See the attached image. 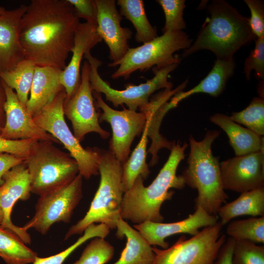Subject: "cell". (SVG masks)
Masks as SVG:
<instances>
[{
	"mask_svg": "<svg viewBox=\"0 0 264 264\" xmlns=\"http://www.w3.org/2000/svg\"><path fill=\"white\" fill-rule=\"evenodd\" d=\"M165 17V22L162 29L163 33L170 31H180L186 28L183 11L186 6L184 0H157Z\"/></svg>",
	"mask_w": 264,
	"mask_h": 264,
	"instance_id": "35",
	"label": "cell"
},
{
	"mask_svg": "<svg viewBox=\"0 0 264 264\" xmlns=\"http://www.w3.org/2000/svg\"><path fill=\"white\" fill-rule=\"evenodd\" d=\"M90 66L87 60L84 62L81 71L79 85L75 93L64 100V115L71 121L74 135L79 142L86 135L94 132L104 139H107L110 132L102 128L99 124V114L95 108V99L89 80Z\"/></svg>",
	"mask_w": 264,
	"mask_h": 264,
	"instance_id": "12",
	"label": "cell"
},
{
	"mask_svg": "<svg viewBox=\"0 0 264 264\" xmlns=\"http://www.w3.org/2000/svg\"><path fill=\"white\" fill-rule=\"evenodd\" d=\"M188 82L186 80L175 89H164L154 96L147 105L139 108L140 111L146 115L147 135L152 140L148 150V152L152 154L150 162L151 166L157 163L158 152L160 149L167 148L171 150L175 143L169 141L160 133V127L165 115L175 108L168 100L176 93L182 91Z\"/></svg>",
	"mask_w": 264,
	"mask_h": 264,
	"instance_id": "19",
	"label": "cell"
},
{
	"mask_svg": "<svg viewBox=\"0 0 264 264\" xmlns=\"http://www.w3.org/2000/svg\"><path fill=\"white\" fill-rule=\"evenodd\" d=\"M220 133L217 130L209 131L201 141L189 136L188 166L181 175L185 184L198 191L195 209L201 207L214 215H217L228 198L222 186L218 158L212 151V145Z\"/></svg>",
	"mask_w": 264,
	"mask_h": 264,
	"instance_id": "4",
	"label": "cell"
},
{
	"mask_svg": "<svg viewBox=\"0 0 264 264\" xmlns=\"http://www.w3.org/2000/svg\"><path fill=\"white\" fill-rule=\"evenodd\" d=\"M37 141L31 139L10 140L0 137V153L11 154L25 160Z\"/></svg>",
	"mask_w": 264,
	"mask_h": 264,
	"instance_id": "39",
	"label": "cell"
},
{
	"mask_svg": "<svg viewBox=\"0 0 264 264\" xmlns=\"http://www.w3.org/2000/svg\"><path fill=\"white\" fill-rule=\"evenodd\" d=\"M220 164L224 190L242 193L264 185V150L229 158Z\"/></svg>",
	"mask_w": 264,
	"mask_h": 264,
	"instance_id": "14",
	"label": "cell"
},
{
	"mask_svg": "<svg viewBox=\"0 0 264 264\" xmlns=\"http://www.w3.org/2000/svg\"><path fill=\"white\" fill-rule=\"evenodd\" d=\"M226 233L235 240L264 243V216L234 220L228 224Z\"/></svg>",
	"mask_w": 264,
	"mask_h": 264,
	"instance_id": "31",
	"label": "cell"
},
{
	"mask_svg": "<svg viewBox=\"0 0 264 264\" xmlns=\"http://www.w3.org/2000/svg\"><path fill=\"white\" fill-rule=\"evenodd\" d=\"M110 232V229L106 225L92 223L85 230L84 234L73 244L66 249L48 257L38 256L32 264H63L67 257L86 241L97 237L105 239Z\"/></svg>",
	"mask_w": 264,
	"mask_h": 264,
	"instance_id": "33",
	"label": "cell"
},
{
	"mask_svg": "<svg viewBox=\"0 0 264 264\" xmlns=\"http://www.w3.org/2000/svg\"><path fill=\"white\" fill-rule=\"evenodd\" d=\"M95 104L103 112L99 114L100 122L106 121L111 126L112 136L109 149L123 165L129 158L131 146L135 136L142 133L146 125V116L142 112L125 108L122 110L113 109L103 99L101 94L92 92Z\"/></svg>",
	"mask_w": 264,
	"mask_h": 264,
	"instance_id": "13",
	"label": "cell"
},
{
	"mask_svg": "<svg viewBox=\"0 0 264 264\" xmlns=\"http://www.w3.org/2000/svg\"><path fill=\"white\" fill-rule=\"evenodd\" d=\"M62 69L36 66L26 109L32 117L51 102L64 89L61 82Z\"/></svg>",
	"mask_w": 264,
	"mask_h": 264,
	"instance_id": "22",
	"label": "cell"
},
{
	"mask_svg": "<svg viewBox=\"0 0 264 264\" xmlns=\"http://www.w3.org/2000/svg\"><path fill=\"white\" fill-rule=\"evenodd\" d=\"M192 42L184 31H170L138 47L130 48L120 60L108 65L109 67L118 66L111 78L127 79L136 70L142 72L153 66L162 67L180 63V58L175 56L174 53L188 48Z\"/></svg>",
	"mask_w": 264,
	"mask_h": 264,
	"instance_id": "7",
	"label": "cell"
},
{
	"mask_svg": "<svg viewBox=\"0 0 264 264\" xmlns=\"http://www.w3.org/2000/svg\"><path fill=\"white\" fill-rule=\"evenodd\" d=\"M220 222L205 227L189 239L182 235L171 247L160 249L152 247L155 257L152 264H214L226 241L220 235Z\"/></svg>",
	"mask_w": 264,
	"mask_h": 264,
	"instance_id": "10",
	"label": "cell"
},
{
	"mask_svg": "<svg viewBox=\"0 0 264 264\" xmlns=\"http://www.w3.org/2000/svg\"><path fill=\"white\" fill-rule=\"evenodd\" d=\"M195 209L193 214L180 221L171 223L146 221L133 226L151 245H157L166 249L169 247V243L165 241L167 237L181 233L193 236L199 232L200 228L218 222L217 215L209 214L201 207Z\"/></svg>",
	"mask_w": 264,
	"mask_h": 264,
	"instance_id": "17",
	"label": "cell"
},
{
	"mask_svg": "<svg viewBox=\"0 0 264 264\" xmlns=\"http://www.w3.org/2000/svg\"><path fill=\"white\" fill-rule=\"evenodd\" d=\"M99 157V186L86 215L72 225L64 240L75 235H82L90 224L106 225L110 229L116 228L121 218L120 209L124 192L122 186V165L110 150L96 147Z\"/></svg>",
	"mask_w": 264,
	"mask_h": 264,
	"instance_id": "5",
	"label": "cell"
},
{
	"mask_svg": "<svg viewBox=\"0 0 264 264\" xmlns=\"http://www.w3.org/2000/svg\"><path fill=\"white\" fill-rule=\"evenodd\" d=\"M49 141H37L24 162L31 193L39 196L71 181L79 174L76 161Z\"/></svg>",
	"mask_w": 264,
	"mask_h": 264,
	"instance_id": "6",
	"label": "cell"
},
{
	"mask_svg": "<svg viewBox=\"0 0 264 264\" xmlns=\"http://www.w3.org/2000/svg\"><path fill=\"white\" fill-rule=\"evenodd\" d=\"M116 236L127 239L125 248L113 264H152L155 254L152 247L138 231L120 218L116 222Z\"/></svg>",
	"mask_w": 264,
	"mask_h": 264,
	"instance_id": "23",
	"label": "cell"
},
{
	"mask_svg": "<svg viewBox=\"0 0 264 264\" xmlns=\"http://www.w3.org/2000/svg\"><path fill=\"white\" fill-rule=\"evenodd\" d=\"M97 25L87 22H80L76 29L72 56L69 64L62 70L61 82L66 93V97L73 95L77 89L81 78V62L86 53L102 41L96 31Z\"/></svg>",
	"mask_w": 264,
	"mask_h": 264,
	"instance_id": "21",
	"label": "cell"
},
{
	"mask_svg": "<svg viewBox=\"0 0 264 264\" xmlns=\"http://www.w3.org/2000/svg\"><path fill=\"white\" fill-rule=\"evenodd\" d=\"M6 10L3 7L0 6V15L3 14Z\"/></svg>",
	"mask_w": 264,
	"mask_h": 264,
	"instance_id": "45",
	"label": "cell"
},
{
	"mask_svg": "<svg viewBox=\"0 0 264 264\" xmlns=\"http://www.w3.org/2000/svg\"><path fill=\"white\" fill-rule=\"evenodd\" d=\"M97 8L96 31L108 45L109 58L115 63L120 60L130 48L129 40L132 31L121 25L122 17L114 0H95Z\"/></svg>",
	"mask_w": 264,
	"mask_h": 264,
	"instance_id": "18",
	"label": "cell"
},
{
	"mask_svg": "<svg viewBox=\"0 0 264 264\" xmlns=\"http://www.w3.org/2000/svg\"><path fill=\"white\" fill-rule=\"evenodd\" d=\"M80 22L67 0H32L20 25L25 58L36 66L64 70Z\"/></svg>",
	"mask_w": 264,
	"mask_h": 264,
	"instance_id": "1",
	"label": "cell"
},
{
	"mask_svg": "<svg viewBox=\"0 0 264 264\" xmlns=\"http://www.w3.org/2000/svg\"><path fill=\"white\" fill-rule=\"evenodd\" d=\"M229 117L234 122L242 124L260 136H264V97H254L246 108L242 111L233 112Z\"/></svg>",
	"mask_w": 264,
	"mask_h": 264,
	"instance_id": "32",
	"label": "cell"
},
{
	"mask_svg": "<svg viewBox=\"0 0 264 264\" xmlns=\"http://www.w3.org/2000/svg\"><path fill=\"white\" fill-rule=\"evenodd\" d=\"M6 101V93L3 82L0 78V133L5 123L4 104Z\"/></svg>",
	"mask_w": 264,
	"mask_h": 264,
	"instance_id": "43",
	"label": "cell"
},
{
	"mask_svg": "<svg viewBox=\"0 0 264 264\" xmlns=\"http://www.w3.org/2000/svg\"><path fill=\"white\" fill-rule=\"evenodd\" d=\"M2 82L6 93L4 107L5 123L0 137L10 140L31 139L60 143L35 123L25 107L19 101L14 90Z\"/></svg>",
	"mask_w": 264,
	"mask_h": 264,
	"instance_id": "16",
	"label": "cell"
},
{
	"mask_svg": "<svg viewBox=\"0 0 264 264\" xmlns=\"http://www.w3.org/2000/svg\"><path fill=\"white\" fill-rule=\"evenodd\" d=\"M217 214L222 226L237 217L264 216V187L242 193L234 200L221 206Z\"/></svg>",
	"mask_w": 264,
	"mask_h": 264,
	"instance_id": "26",
	"label": "cell"
},
{
	"mask_svg": "<svg viewBox=\"0 0 264 264\" xmlns=\"http://www.w3.org/2000/svg\"><path fill=\"white\" fill-rule=\"evenodd\" d=\"M36 65L25 59L13 69L0 74V78L8 87L15 89L20 102L26 108Z\"/></svg>",
	"mask_w": 264,
	"mask_h": 264,
	"instance_id": "30",
	"label": "cell"
},
{
	"mask_svg": "<svg viewBox=\"0 0 264 264\" xmlns=\"http://www.w3.org/2000/svg\"><path fill=\"white\" fill-rule=\"evenodd\" d=\"M233 264H264V246L247 240H235Z\"/></svg>",
	"mask_w": 264,
	"mask_h": 264,
	"instance_id": "36",
	"label": "cell"
},
{
	"mask_svg": "<svg viewBox=\"0 0 264 264\" xmlns=\"http://www.w3.org/2000/svg\"><path fill=\"white\" fill-rule=\"evenodd\" d=\"M235 67L234 58L226 60L217 59L212 69L198 84L186 91L176 93L171 100L177 105L182 100L196 93L219 96L223 91L228 79L233 74Z\"/></svg>",
	"mask_w": 264,
	"mask_h": 264,
	"instance_id": "25",
	"label": "cell"
},
{
	"mask_svg": "<svg viewBox=\"0 0 264 264\" xmlns=\"http://www.w3.org/2000/svg\"><path fill=\"white\" fill-rule=\"evenodd\" d=\"M114 254V247L105 239L97 237L88 244L79 259L72 264H106Z\"/></svg>",
	"mask_w": 264,
	"mask_h": 264,
	"instance_id": "34",
	"label": "cell"
},
{
	"mask_svg": "<svg viewBox=\"0 0 264 264\" xmlns=\"http://www.w3.org/2000/svg\"><path fill=\"white\" fill-rule=\"evenodd\" d=\"M4 182L0 187V208L3 219L0 227L7 229L18 236L25 243L30 244L31 238L22 227L14 224L11 215L15 203L19 200H27L31 196V179L24 162L18 164L3 176Z\"/></svg>",
	"mask_w": 264,
	"mask_h": 264,
	"instance_id": "15",
	"label": "cell"
},
{
	"mask_svg": "<svg viewBox=\"0 0 264 264\" xmlns=\"http://www.w3.org/2000/svg\"><path fill=\"white\" fill-rule=\"evenodd\" d=\"M210 120L227 134L236 156L264 150V136L241 126L232 121L229 116L216 113L211 116Z\"/></svg>",
	"mask_w": 264,
	"mask_h": 264,
	"instance_id": "24",
	"label": "cell"
},
{
	"mask_svg": "<svg viewBox=\"0 0 264 264\" xmlns=\"http://www.w3.org/2000/svg\"><path fill=\"white\" fill-rule=\"evenodd\" d=\"M26 5L0 15V74L14 69L25 59L20 40V25Z\"/></svg>",
	"mask_w": 264,
	"mask_h": 264,
	"instance_id": "20",
	"label": "cell"
},
{
	"mask_svg": "<svg viewBox=\"0 0 264 264\" xmlns=\"http://www.w3.org/2000/svg\"><path fill=\"white\" fill-rule=\"evenodd\" d=\"M235 240L229 237L219 250L214 264H233L232 257Z\"/></svg>",
	"mask_w": 264,
	"mask_h": 264,
	"instance_id": "42",
	"label": "cell"
},
{
	"mask_svg": "<svg viewBox=\"0 0 264 264\" xmlns=\"http://www.w3.org/2000/svg\"><path fill=\"white\" fill-rule=\"evenodd\" d=\"M0 257L7 264H29L38 254L11 231L0 227Z\"/></svg>",
	"mask_w": 264,
	"mask_h": 264,
	"instance_id": "29",
	"label": "cell"
},
{
	"mask_svg": "<svg viewBox=\"0 0 264 264\" xmlns=\"http://www.w3.org/2000/svg\"><path fill=\"white\" fill-rule=\"evenodd\" d=\"M210 17L196 41L184 50L186 57L202 49L212 51L220 60H229L242 46L255 41L249 19L223 0H215L207 6Z\"/></svg>",
	"mask_w": 264,
	"mask_h": 264,
	"instance_id": "3",
	"label": "cell"
},
{
	"mask_svg": "<svg viewBox=\"0 0 264 264\" xmlns=\"http://www.w3.org/2000/svg\"><path fill=\"white\" fill-rule=\"evenodd\" d=\"M74 8L76 15L86 22L97 25V8L95 0H67Z\"/></svg>",
	"mask_w": 264,
	"mask_h": 264,
	"instance_id": "40",
	"label": "cell"
},
{
	"mask_svg": "<svg viewBox=\"0 0 264 264\" xmlns=\"http://www.w3.org/2000/svg\"><path fill=\"white\" fill-rule=\"evenodd\" d=\"M148 142L146 125L140 141L131 156L122 165V186L124 193L130 189L138 176H141L145 180L150 174V171L146 161Z\"/></svg>",
	"mask_w": 264,
	"mask_h": 264,
	"instance_id": "28",
	"label": "cell"
},
{
	"mask_svg": "<svg viewBox=\"0 0 264 264\" xmlns=\"http://www.w3.org/2000/svg\"><path fill=\"white\" fill-rule=\"evenodd\" d=\"M255 45L246 58L243 73L245 78L250 80L251 73L254 70L257 79L264 80V37L255 40Z\"/></svg>",
	"mask_w": 264,
	"mask_h": 264,
	"instance_id": "37",
	"label": "cell"
},
{
	"mask_svg": "<svg viewBox=\"0 0 264 264\" xmlns=\"http://www.w3.org/2000/svg\"><path fill=\"white\" fill-rule=\"evenodd\" d=\"M248 7L251 16L249 24L251 30L256 38L264 37V5L263 1L259 0H244Z\"/></svg>",
	"mask_w": 264,
	"mask_h": 264,
	"instance_id": "38",
	"label": "cell"
},
{
	"mask_svg": "<svg viewBox=\"0 0 264 264\" xmlns=\"http://www.w3.org/2000/svg\"><path fill=\"white\" fill-rule=\"evenodd\" d=\"M188 144L175 143L171 153L157 176L147 187L144 185L141 176L135 180L132 187L124 193L121 205L120 217L140 224L146 221L162 222L164 217L160 213L163 203L171 199L174 192L172 188L181 189L185 186L181 175L176 171L181 161L185 158Z\"/></svg>",
	"mask_w": 264,
	"mask_h": 264,
	"instance_id": "2",
	"label": "cell"
},
{
	"mask_svg": "<svg viewBox=\"0 0 264 264\" xmlns=\"http://www.w3.org/2000/svg\"><path fill=\"white\" fill-rule=\"evenodd\" d=\"M25 160L21 157L7 153H0V187L4 182V174L14 166L19 164Z\"/></svg>",
	"mask_w": 264,
	"mask_h": 264,
	"instance_id": "41",
	"label": "cell"
},
{
	"mask_svg": "<svg viewBox=\"0 0 264 264\" xmlns=\"http://www.w3.org/2000/svg\"><path fill=\"white\" fill-rule=\"evenodd\" d=\"M83 176L78 174L70 182L40 196L33 217L22 227L46 235L56 222H70L74 210L83 197Z\"/></svg>",
	"mask_w": 264,
	"mask_h": 264,
	"instance_id": "11",
	"label": "cell"
},
{
	"mask_svg": "<svg viewBox=\"0 0 264 264\" xmlns=\"http://www.w3.org/2000/svg\"><path fill=\"white\" fill-rule=\"evenodd\" d=\"M120 14L129 20L135 29V40L143 44L156 38L157 29L152 25L147 17L142 0H118Z\"/></svg>",
	"mask_w": 264,
	"mask_h": 264,
	"instance_id": "27",
	"label": "cell"
},
{
	"mask_svg": "<svg viewBox=\"0 0 264 264\" xmlns=\"http://www.w3.org/2000/svg\"><path fill=\"white\" fill-rule=\"evenodd\" d=\"M84 58L90 66L89 80L92 90L103 93L106 100L111 102L115 108L125 104L128 109L135 111L147 105L150 96L157 90L173 89V85L168 80V76L180 63H176L162 67L154 66L153 70L154 75L153 78L138 85L128 84L125 89L118 90L111 88L99 75L98 69L102 65L101 61L92 56L90 52L86 53Z\"/></svg>",
	"mask_w": 264,
	"mask_h": 264,
	"instance_id": "9",
	"label": "cell"
},
{
	"mask_svg": "<svg viewBox=\"0 0 264 264\" xmlns=\"http://www.w3.org/2000/svg\"><path fill=\"white\" fill-rule=\"evenodd\" d=\"M3 219V214L1 209L0 208V225H1Z\"/></svg>",
	"mask_w": 264,
	"mask_h": 264,
	"instance_id": "44",
	"label": "cell"
},
{
	"mask_svg": "<svg viewBox=\"0 0 264 264\" xmlns=\"http://www.w3.org/2000/svg\"><path fill=\"white\" fill-rule=\"evenodd\" d=\"M65 89L54 100L33 116L35 123L62 143L76 161L79 174L86 179L99 174V157L96 147L84 148L70 131L65 119L63 103Z\"/></svg>",
	"mask_w": 264,
	"mask_h": 264,
	"instance_id": "8",
	"label": "cell"
}]
</instances>
